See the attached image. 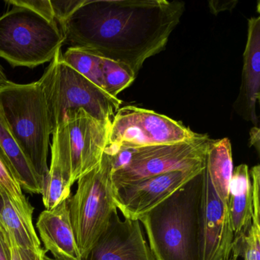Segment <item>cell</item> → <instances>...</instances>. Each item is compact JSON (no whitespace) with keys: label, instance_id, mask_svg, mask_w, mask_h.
<instances>
[{"label":"cell","instance_id":"6da1fadb","mask_svg":"<svg viewBox=\"0 0 260 260\" xmlns=\"http://www.w3.org/2000/svg\"><path fill=\"white\" fill-rule=\"evenodd\" d=\"M185 4L167 0H84L60 26L65 43L124 63L138 75L164 51Z\"/></svg>","mask_w":260,"mask_h":260},{"label":"cell","instance_id":"7a4b0ae2","mask_svg":"<svg viewBox=\"0 0 260 260\" xmlns=\"http://www.w3.org/2000/svg\"><path fill=\"white\" fill-rule=\"evenodd\" d=\"M202 172L139 219L156 260H201Z\"/></svg>","mask_w":260,"mask_h":260},{"label":"cell","instance_id":"3957f363","mask_svg":"<svg viewBox=\"0 0 260 260\" xmlns=\"http://www.w3.org/2000/svg\"><path fill=\"white\" fill-rule=\"evenodd\" d=\"M0 115L44 182L49 171L48 156L52 132L40 82L28 84L10 82L0 89Z\"/></svg>","mask_w":260,"mask_h":260},{"label":"cell","instance_id":"277c9868","mask_svg":"<svg viewBox=\"0 0 260 260\" xmlns=\"http://www.w3.org/2000/svg\"><path fill=\"white\" fill-rule=\"evenodd\" d=\"M62 55L60 49L39 80L45 93L52 134L68 112L78 109L95 119L111 122L122 102L68 66Z\"/></svg>","mask_w":260,"mask_h":260},{"label":"cell","instance_id":"5b68a950","mask_svg":"<svg viewBox=\"0 0 260 260\" xmlns=\"http://www.w3.org/2000/svg\"><path fill=\"white\" fill-rule=\"evenodd\" d=\"M211 142L208 135L197 134L175 144L119 149L110 155L115 189L170 172L203 169Z\"/></svg>","mask_w":260,"mask_h":260},{"label":"cell","instance_id":"8992f818","mask_svg":"<svg viewBox=\"0 0 260 260\" xmlns=\"http://www.w3.org/2000/svg\"><path fill=\"white\" fill-rule=\"evenodd\" d=\"M113 166L103 154L100 164L77 181V189L69 200L70 214L77 246L84 260L106 231L117 211Z\"/></svg>","mask_w":260,"mask_h":260},{"label":"cell","instance_id":"52a82bcc","mask_svg":"<svg viewBox=\"0 0 260 260\" xmlns=\"http://www.w3.org/2000/svg\"><path fill=\"white\" fill-rule=\"evenodd\" d=\"M64 42L57 24L31 10L14 7L0 16V57L13 68L51 63Z\"/></svg>","mask_w":260,"mask_h":260},{"label":"cell","instance_id":"ba28073f","mask_svg":"<svg viewBox=\"0 0 260 260\" xmlns=\"http://www.w3.org/2000/svg\"><path fill=\"white\" fill-rule=\"evenodd\" d=\"M197 134L166 115L136 106H124L112 118L105 153L111 155L121 148L175 144L191 139Z\"/></svg>","mask_w":260,"mask_h":260},{"label":"cell","instance_id":"9c48e42d","mask_svg":"<svg viewBox=\"0 0 260 260\" xmlns=\"http://www.w3.org/2000/svg\"><path fill=\"white\" fill-rule=\"evenodd\" d=\"M71 157V183L74 185L102 160L109 144L111 122L92 118L83 109L65 115Z\"/></svg>","mask_w":260,"mask_h":260},{"label":"cell","instance_id":"30bf717a","mask_svg":"<svg viewBox=\"0 0 260 260\" xmlns=\"http://www.w3.org/2000/svg\"><path fill=\"white\" fill-rule=\"evenodd\" d=\"M203 169L170 172L115 189L117 209L120 210L124 218L139 220L146 213L200 174Z\"/></svg>","mask_w":260,"mask_h":260},{"label":"cell","instance_id":"8fae6325","mask_svg":"<svg viewBox=\"0 0 260 260\" xmlns=\"http://www.w3.org/2000/svg\"><path fill=\"white\" fill-rule=\"evenodd\" d=\"M202 181L201 260H231L234 231L228 205L217 196L205 167Z\"/></svg>","mask_w":260,"mask_h":260},{"label":"cell","instance_id":"7c38bea8","mask_svg":"<svg viewBox=\"0 0 260 260\" xmlns=\"http://www.w3.org/2000/svg\"><path fill=\"white\" fill-rule=\"evenodd\" d=\"M84 260H156L139 220H121L115 213L106 231Z\"/></svg>","mask_w":260,"mask_h":260},{"label":"cell","instance_id":"4fadbf2b","mask_svg":"<svg viewBox=\"0 0 260 260\" xmlns=\"http://www.w3.org/2000/svg\"><path fill=\"white\" fill-rule=\"evenodd\" d=\"M241 85L234 110L257 127L256 105L260 98V18L248 20L247 41L243 53Z\"/></svg>","mask_w":260,"mask_h":260},{"label":"cell","instance_id":"5bb4252c","mask_svg":"<svg viewBox=\"0 0 260 260\" xmlns=\"http://www.w3.org/2000/svg\"><path fill=\"white\" fill-rule=\"evenodd\" d=\"M70 199L52 210L42 211L36 223L45 250L55 260H82L71 223Z\"/></svg>","mask_w":260,"mask_h":260},{"label":"cell","instance_id":"9a60e30c","mask_svg":"<svg viewBox=\"0 0 260 260\" xmlns=\"http://www.w3.org/2000/svg\"><path fill=\"white\" fill-rule=\"evenodd\" d=\"M228 210L234 241H237L248 234L253 217L252 182L249 167L246 164H240L233 170L229 185Z\"/></svg>","mask_w":260,"mask_h":260},{"label":"cell","instance_id":"2e32d148","mask_svg":"<svg viewBox=\"0 0 260 260\" xmlns=\"http://www.w3.org/2000/svg\"><path fill=\"white\" fill-rule=\"evenodd\" d=\"M0 150L7 165L22 190L30 194H42L44 182L19 147L8 125L0 115Z\"/></svg>","mask_w":260,"mask_h":260},{"label":"cell","instance_id":"e0dca14e","mask_svg":"<svg viewBox=\"0 0 260 260\" xmlns=\"http://www.w3.org/2000/svg\"><path fill=\"white\" fill-rule=\"evenodd\" d=\"M205 170L217 196L228 205L229 185L234 170L232 147L228 138L211 140L205 156Z\"/></svg>","mask_w":260,"mask_h":260},{"label":"cell","instance_id":"ac0fdd59","mask_svg":"<svg viewBox=\"0 0 260 260\" xmlns=\"http://www.w3.org/2000/svg\"><path fill=\"white\" fill-rule=\"evenodd\" d=\"M0 217L10 235L19 246L31 250H43L33 224L32 217L22 214L10 198L0 189Z\"/></svg>","mask_w":260,"mask_h":260},{"label":"cell","instance_id":"d6986e66","mask_svg":"<svg viewBox=\"0 0 260 260\" xmlns=\"http://www.w3.org/2000/svg\"><path fill=\"white\" fill-rule=\"evenodd\" d=\"M62 59L74 71L104 90L103 57L82 48L70 47L62 55Z\"/></svg>","mask_w":260,"mask_h":260},{"label":"cell","instance_id":"ffe728a7","mask_svg":"<svg viewBox=\"0 0 260 260\" xmlns=\"http://www.w3.org/2000/svg\"><path fill=\"white\" fill-rule=\"evenodd\" d=\"M42 194L45 209L48 211L71 198V188L65 181L57 155L52 150L51 166L44 181Z\"/></svg>","mask_w":260,"mask_h":260},{"label":"cell","instance_id":"44dd1931","mask_svg":"<svg viewBox=\"0 0 260 260\" xmlns=\"http://www.w3.org/2000/svg\"><path fill=\"white\" fill-rule=\"evenodd\" d=\"M103 77L105 92L115 98L136 78L135 73L127 65L103 57Z\"/></svg>","mask_w":260,"mask_h":260},{"label":"cell","instance_id":"7402d4cb","mask_svg":"<svg viewBox=\"0 0 260 260\" xmlns=\"http://www.w3.org/2000/svg\"><path fill=\"white\" fill-rule=\"evenodd\" d=\"M0 189L10 198L11 202L20 212L29 217H33L34 208L29 203L17 181L13 177L5 157L0 150Z\"/></svg>","mask_w":260,"mask_h":260},{"label":"cell","instance_id":"603a6c76","mask_svg":"<svg viewBox=\"0 0 260 260\" xmlns=\"http://www.w3.org/2000/svg\"><path fill=\"white\" fill-rule=\"evenodd\" d=\"M7 4L16 7H22L34 12L49 22L57 23L51 7V0H10Z\"/></svg>","mask_w":260,"mask_h":260},{"label":"cell","instance_id":"cb8c5ba5","mask_svg":"<svg viewBox=\"0 0 260 260\" xmlns=\"http://www.w3.org/2000/svg\"><path fill=\"white\" fill-rule=\"evenodd\" d=\"M83 1L84 0H62V1L51 0L54 18L59 28L74 11L82 5Z\"/></svg>","mask_w":260,"mask_h":260},{"label":"cell","instance_id":"d4e9b609","mask_svg":"<svg viewBox=\"0 0 260 260\" xmlns=\"http://www.w3.org/2000/svg\"><path fill=\"white\" fill-rule=\"evenodd\" d=\"M251 182H252V206H253V223H260V166H254L249 170Z\"/></svg>","mask_w":260,"mask_h":260},{"label":"cell","instance_id":"484cf974","mask_svg":"<svg viewBox=\"0 0 260 260\" xmlns=\"http://www.w3.org/2000/svg\"><path fill=\"white\" fill-rule=\"evenodd\" d=\"M10 238L11 243L12 260H45L47 255V251L45 249L40 252H36L26 249L19 246L10 234Z\"/></svg>","mask_w":260,"mask_h":260},{"label":"cell","instance_id":"4316f807","mask_svg":"<svg viewBox=\"0 0 260 260\" xmlns=\"http://www.w3.org/2000/svg\"><path fill=\"white\" fill-rule=\"evenodd\" d=\"M0 260H12L10 234L0 217Z\"/></svg>","mask_w":260,"mask_h":260},{"label":"cell","instance_id":"83f0119b","mask_svg":"<svg viewBox=\"0 0 260 260\" xmlns=\"http://www.w3.org/2000/svg\"><path fill=\"white\" fill-rule=\"evenodd\" d=\"M237 1H210L209 9L213 14H218L220 12L231 11L237 5Z\"/></svg>","mask_w":260,"mask_h":260},{"label":"cell","instance_id":"f1b7e54d","mask_svg":"<svg viewBox=\"0 0 260 260\" xmlns=\"http://www.w3.org/2000/svg\"><path fill=\"white\" fill-rule=\"evenodd\" d=\"M249 147H254L259 154L260 131L258 127H252L249 132Z\"/></svg>","mask_w":260,"mask_h":260},{"label":"cell","instance_id":"f546056e","mask_svg":"<svg viewBox=\"0 0 260 260\" xmlns=\"http://www.w3.org/2000/svg\"><path fill=\"white\" fill-rule=\"evenodd\" d=\"M11 81L7 79V76H6L5 72H4L3 67L0 64V89H2L4 86H7L10 84Z\"/></svg>","mask_w":260,"mask_h":260},{"label":"cell","instance_id":"4dcf8cb0","mask_svg":"<svg viewBox=\"0 0 260 260\" xmlns=\"http://www.w3.org/2000/svg\"><path fill=\"white\" fill-rule=\"evenodd\" d=\"M231 260H232V259H231Z\"/></svg>","mask_w":260,"mask_h":260}]
</instances>
